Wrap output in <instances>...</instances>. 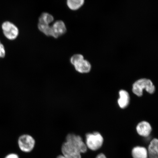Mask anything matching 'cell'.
Listing matches in <instances>:
<instances>
[{
    "instance_id": "obj_18",
    "label": "cell",
    "mask_w": 158,
    "mask_h": 158,
    "mask_svg": "<svg viewBox=\"0 0 158 158\" xmlns=\"http://www.w3.org/2000/svg\"><path fill=\"white\" fill-rule=\"evenodd\" d=\"M96 158H106V156L104 155V154L102 153H101L99 154L97 156Z\"/></svg>"
},
{
    "instance_id": "obj_4",
    "label": "cell",
    "mask_w": 158,
    "mask_h": 158,
    "mask_svg": "<svg viewBox=\"0 0 158 158\" xmlns=\"http://www.w3.org/2000/svg\"><path fill=\"white\" fill-rule=\"evenodd\" d=\"M18 143L19 149L22 151L29 153L34 149L35 140L32 136L29 134H23L19 138Z\"/></svg>"
},
{
    "instance_id": "obj_11",
    "label": "cell",
    "mask_w": 158,
    "mask_h": 158,
    "mask_svg": "<svg viewBox=\"0 0 158 158\" xmlns=\"http://www.w3.org/2000/svg\"><path fill=\"white\" fill-rule=\"evenodd\" d=\"M148 157L155 156L158 155V140L154 138L150 142L147 149Z\"/></svg>"
},
{
    "instance_id": "obj_12",
    "label": "cell",
    "mask_w": 158,
    "mask_h": 158,
    "mask_svg": "<svg viewBox=\"0 0 158 158\" xmlns=\"http://www.w3.org/2000/svg\"><path fill=\"white\" fill-rule=\"evenodd\" d=\"M85 0H67V5L69 8L73 10H76L84 5Z\"/></svg>"
},
{
    "instance_id": "obj_6",
    "label": "cell",
    "mask_w": 158,
    "mask_h": 158,
    "mask_svg": "<svg viewBox=\"0 0 158 158\" xmlns=\"http://www.w3.org/2000/svg\"><path fill=\"white\" fill-rule=\"evenodd\" d=\"M66 31V25L64 22L57 21L51 26V36L58 38L64 35Z\"/></svg>"
},
{
    "instance_id": "obj_14",
    "label": "cell",
    "mask_w": 158,
    "mask_h": 158,
    "mask_svg": "<svg viewBox=\"0 0 158 158\" xmlns=\"http://www.w3.org/2000/svg\"><path fill=\"white\" fill-rule=\"evenodd\" d=\"M38 27L41 32L44 33L47 36H51V26L49 25L39 23Z\"/></svg>"
},
{
    "instance_id": "obj_10",
    "label": "cell",
    "mask_w": 158,
    "mask_h": 158,
    "mask_svg": "<svg viewBox=\"0 0 158 158\" xmlns=\"http://www.w3.org/2000/svg\"><path fill=\"white\" fill-rule=\"evenodd\" d=\"M133 158H148V153L147 148L141 146H137L133 148L131 151Z\"/></svg>"
},
{
    "instance_id": "obj_7",
    "label": "cell",
    "mask_w": 158,
    "mask_h": 158,
    "mask_svg": "<svg viewBox=\"0 0 158 158\" xmlns=\"http://www.w3.org/2000/svg\"><path fill=\"white\" fill-rule=\"evenodd\" d=\"M136 130L138 135L143 137H147L151 133L152 128L149 122L143 121L138 124Z\"/></svg>"
},
{
    "instance_id": "obj_8",
    "label": "cell",
    "mask_w": 158,
    "mask_h": 158,
    "mask_svg": "<svg viewBox=\"0 0 158 158\" xmlns=\"http://www.w3.org/2000/svg\"><path fill=\"white\" fill-rule=\"evenodd\" d=\"M75 70L80 73H88L91 70L92 66L90 63L84 59L74 65Z\"/></svg>"
},
{
    "instance_id": "obj_13",
    "label": "cell",
    "mask_w": 158,
    "mask_h": 158,
    "mask_svg": "<svg viewBox=\"0 0 158 158\" xmlns=\"http://www.w3.org/2000/svg\"><path fill=\"white\" fill-rule=\"evenodd\" d=\"M53 16L48 13H44L42 14L39 19V23L43 24L49 25L54 21Z\"/></svg>"
},
{
    "instance_id": "obj_5",
    "label": "cell",
    "mask_w": 158,
    "mask_h": 158,
    "mask_svg": "<svg viewBox=\"0 0 158 158\" xmlns=\"http://www.w3.org/2000/svg\"><path fill=\"white\" fill-rule=\"evenodd\" d=\"M2 27L4 35L10 40H14L18 36L19 29L12 23L9 21L5 22L2 24Z\"/></svg>"
},
{
    "instance_id": "obj_19",
    "label": "cell",
    "mask_w": 158,
    "mask_h": 158,
    "mask_svg": "<svg viewBox=\"0 0 158 158\" xmlns=\"http://www.w3.org/2000/svg\"><path fill=\"white\" fill-rule=\"evenodd\" d=\"M56 158H66L62 155H60L58 156Z\"/></svg>"
},
{
    "instance_id": "obj_20",
    "label": "cell",
    "mask_w": 158,
    "mask_h": 158,
    "mask_svg": "<svg viewBox=\"0 0 158 158\" xmlns=\"http://www.w3.org/2000/svg\"><path fill=\"white\" fill-rule=\"evenodd\" d=\"M148 158H158V156H155L148 157Z\"/></svg>"
},
{
    "instance_id": "obj_16",
    "label": "cell",
    "mask_w": 158,
    "mask_h": 158,
    "mask_svg": "<svg viewBox=\"0 0 158 158\" xmlns=\"http://www.w3.org/2000/svg\"><path fill=\"white\" fill-rule=\"evenodd\" d=\"M6 54L5 48L0 41V58H4Z\"/></svg>"
},
{
    "instance_id": "obj_1",
    "label": "cell",
    "mask_w": 158,
    "mask_h": 158,
    "mask_svg": "<svg viewBox=\"0 0 158 158\" xmlns=\"http://www.w3.org/2000/svg\"><path fill=\"white\" fill-rule=\"evenodd\" d=\"M66 139L61 148L62 155L68 158H82L81 154L85 153L88 149L82 137L70 133L67 135Z\"/></svg>"
},
{
    "instance_id": "obj_17",
    "label": "cell",
    "mask_w": 158,
    "mask_h": 158,
    "mask_svg": "<svg viewBox=\"0 0 158 158\" xmlns=\"http://www.w3.org/2000/svg\"><path fill=\"white\" fill-rule=\"evenodd\" d=\"M4 158H19L18 155L15 153L8 154Z\"/></svg>"
},
{
    "instance_id": "obj_2",
    "label": "cell",
    "mask_w": 158,
    "mask_h": 158,
    "mask_svg": "<svg viewBox=\"0 0 158 158\" xmlns=\"http://www.w3.org/2000/svg\"><path fill=\"white\" fill-rule=\"evenodd\" d=\"M144 90L151 94L155 92V86L150 79L146 78L139 79L134 82L132 85V90L133 93L139 97L143 95Z\"/></svg>"
},
{
    "instance_id": "obj_15",
    "label": "cell",
    "mask_w": 158,
    "mask_h": 158,
    "mask_svg": "<svg viewBox=\"0 0 158 158\" xmlns=\"http://www.w3.org/2000/svg\"><path fill=\"white\" fill-rule=\"evenodd\" d=\"M84 57L81 54H75L71 57L70 61L72 65H74L78 62L79 61L84 59Z\"/></svg>"
},
{
    "instance_id": "obj_3",
    "label": "cell",
    "mask_w": 158,
    "mask_h": 158,
    "mask_svg": "<svg viewBox=\"0 0 158 158\" xmlns=\"http://www.w3.org/2000/svg\"><path fill=\"white\" fill-rule=\"evenodd\" d=\"M85 144L88 149L92 151H96L101 148L104 139L102 134L98 132L88 133L85 135Z\"/></svg>"
},
{
    "instance_id": "obj_9",
    "label": "cell",
    "mask_w": 158,
    "mask_h": 158,
    "mask_svg": "<svg viewBox=\"0 0 158 158\" xmlns=\"http://www.w3.org/2000/svg\"><path fill=\"white\" fill-rule=\"evenodd\" d=\"M119 98L118 100V104L121 109L126 108L129 105L130 96L127 91L123 89L120 90L118 92Z\"/></svg>"
}]
</instances>
